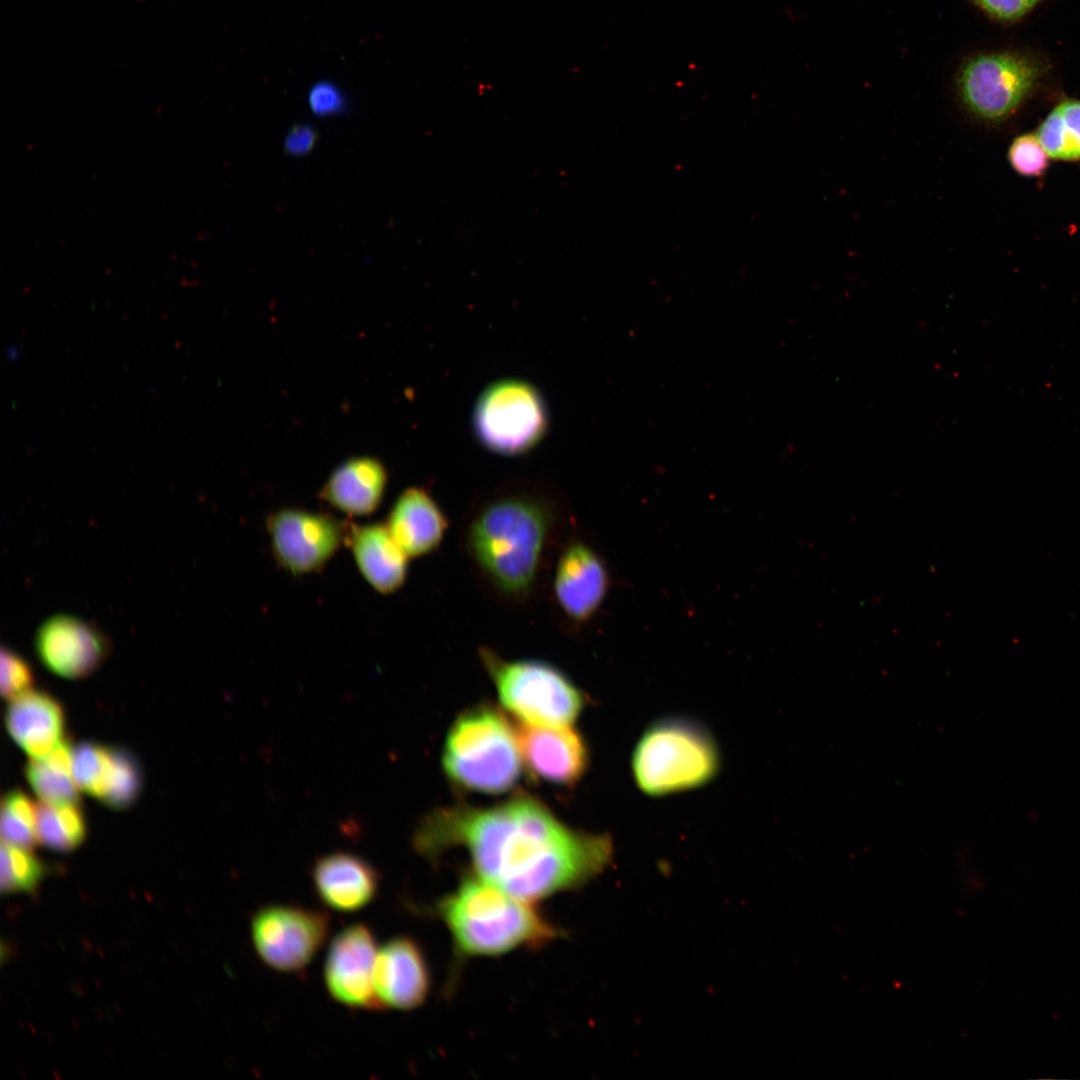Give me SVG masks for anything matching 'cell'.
I'll list each match as a JSON object with an SVG mask.
<instances>
[{
	"mask_svg": "<svg viewBox=\"0 0 1080 1080\" xmlns=\"http://www.w3.org/2000/svg\"><path fill=\"white\" fill-rule=\"evenodd\" d=\"M413 841L425 856L464 847L477 876L529 903L585 884L613 856L609 835L575 830L528 795L488 808L434 811Z\"/></svg>",
	"mask_w": 1080,
	"mask_h": 1080,
	"instance_id": "cell-1",
	"label": "cell"
},
{
	"mask_svg": "<svg viewBox=\"0 0 1080 1080\" xmlns=\"http://www.w3.org/2000/svg\"><path fill=\"white\" fill-rule=\"evenodd\" d=\"M560 504L551 488L528 480L506 482L474 503L462 545L496 599L517 605L534 595L562 530Z\"/></svg>",
	"mask_w": 1080,
	"mask_h": 1080,
	"instance_id": "cell-2",
	"label": "cell"
},
{
	"mask_svg": "<svg viewBox=\"0 0 1080 1080\" xmlns=\"http://www.w3.org/2000/svg\"><path fill=\"white\" fill-rule=\"evenodd\" d=\"M479 876L464 879L437 904L458 952L492 956L537 947L558 935L532 906Z\"/></svg>",
	"mask_w": 1080,
	"mask_h": 1080,
	"instance_id": "cell-3",
	"label": "cell"
},
{
	"mask_svg": "<svg viewBox=\"0 0 1080 1080\" xmlns=\"http://www.w3.org/2000/svg\"><path fill=\"white\" fill-rule=\"evenodd\" d=\"M632 773L649 796H665L710 783L721 767L720 750L699 721L669 716L654 721L632 754Z\"/></svg>",
	"mask_w": 1080,
	"mask_h": 1080,
	"instance_id": "cell-4",
	"label": "cell"
},
{
	"mask_svg": "<svg viewBox=\"0 0 1080 1080\" xmlns=\"http://www.w3.org/2000/svg\"><path fill=\"white\" fill-rule=\"evenodd\" d=\"M522 763L516 731L488 705L457 717L442 752L443 769L452 782L488 794L511 789L519 780Z\"/></svg>",
	"mask_w": 1080,
	"mask_h": 1080,
	"instance_id": "cell-5",
	"label": "cell"
},
{
	"mask_svg": "<svg viewBox=\"0 0 1080 1080\" xmlns=\"http://www.w3.org/2000/svg\"><path fill=\"white\" fill-rule=\"evenodd\" d=\"M479 656L503 706L524 723L569 726L586 704L584 693L550 663L507 660L487 647L479 649Z\"/></svg>",
	"mask_w": 1080,
	"mask_h": 1080,
	"instance_id": "cell-6",
	"label": "cell"
},
{
	"mask_svg": "<svg viewBox=\"0 0 1080 1080\" xmlns=\"http://www.w3.org/2000/svg\"><path fill=\"white\" fill-rule=\"evenodd\" d=\"M479 444L503 457H518L535 449L550 427V412L542 392L519 378H502L479 394L471 417Z\"/></svg>",
	"mask_w": 1080,
	"mask_h": 1080,
	"instance_id": "cell-7",
	"label": "cell"
},
{
	"mask_svg": "<svg viewBox=\"0 0 1080 1080\" xmlns=\"http://www.w3.org/2000/svg\"><path fill=\"white\" fill-rule=\"evenodd\" d=\"M1043 74L1035 58L1000 52L974 56L960 68L956 84L961 103L978 119L995 122L1012 114Z\"/></svg>",
	"mask_w": 1080,
	"mask_h": 1080,
	"instance_id": "cell-8",
	"label": "cell"
},
{
	"mask_svg": "<svg viewBox=\"0 0 1080 1080\" xmlns=\"http://www.w3.org/2000/svg\"><path fill=\"white\" fill-rule=\"evenodd\" d=\"M328 913L295 905H267L251 918V939L259 958L279 972L303 970L325 943Z\"/></svg>",
	"mask_w": 1080,
	"mask_h": 1080,
	"instance_id": "cell-9",
	"label": "cell"
},
{
	"mask_svg": "<svg viewBox=\"0 0 1080 1080\" xmlns=\"http://www.w3.org/2000/svg\"><path fill=\"white\" fill-rule=\"evenodd\" d=\"M377 945L372 931L357 923L341 930L331 941L324 965V981L331 997L357 1009H383L374 986Z\"/></svg>",
	"mask_w": 1080,
	"mask_h": 1080,
	"instance_id": "cell-10",
	"label": "cell"
},
{
	"mask_svg": "<svg viewBox=\"0 0 1080 1080\" xmlns=\"http://www.w3.org/2000/svg\"><path fill=\"white\" fill-rule=\"evenodd\" d=\"M272 549L280 565L294 575L321 568L336 552L343 536L331 516L283 509L268 518Z\"/></svg>",
	"mask_w": 1080,
	"mask_h": 1080,
	"instance_id": "cell-11",
	"label": "cell"
},
{
	"mask_svg": "<svg viewBox=\"0 0 1080 1080\" xmlns=\"http://www.w3.org/2000/svg\"><path fill=\"white\" fill-rule=\"evenodd\" d=\"M608 586L606 566L590 545L571 539L563 546L554 568L552 593L569 622H588L603 603Z\"/></svg>",
	"mask_w": 1080,
	"mask_h": 1080,
	"instance_id": "cell-12",
	"label": "cell"
},
{
	"mask_svg": "<svg viewBox=\"0 0 1080 1080\" xmlns=\"http://www.w3.org/2000/svg\"><path fill=\"white\" fill-rule=\"evenodd\" d=\"M35 648L41 663L66 679L89 676L109 651L108 641L93 625L64 614L52 616L40 625Z\"/></svg>",
	"mask_w": 1080,
	"mask_h": 1080,
	"instance_id": "cell-13",
	"label": "cell"
},
{
	"mask_svg": "<svg viewBox=\"0 0 1080 1080\" xmlns=\"http://www.w3.org/2000/svg\"><path fill=\"white\" fill-rule=\"evenodd\" d=\"M515 731L522 762L535 778L569 786L579 781L588 769V745L583 736L569 726L523 722Z\"/></svg>",
	"mask_w": 1080,
	"mask_h": 1080,
	"instance_id": "cell-14",
	"label": "cell"
},
{
	"mask_svg": "<svg viewBox=\"0 0 1080 1080\" xmlns=\"http://www.w3.org/2000/svg\"><path fill=\"white\" fill-rule=\"evenodd\" d=\"M374 986L383 1009L410 1010L424 1002L430 973L422 949L413 939L395 937L378 949Z\"/></svg>",
	"mask_w": 1080,
	"mask_h": 1080,
	"instance_id": "cell-15",
	"label": "cell"
},
{
	"mask_svg": "<svg viewBox=\"0 0 1080 1080\" xmlns=\"http://www.w3.org/2000/svg\"><path fill=\"white\" fill-rule=\"evenodd\" d=\"M312 883L328 908L352 913L370 904L377 895L380 875L363 857L337 851L319 857L312 866Z\"/></svg>",
	"mask_w": 1080,
	"mask_h": 1080,
	"instance_id": "cell-16",
	"label": "cell"
},
{
	"mask_svg": "<svg viewBox=\"0 0 1080 1080\" xmlns=\"http://www.w3.org/2000/svg\"><path fill=\"white\" fill-rule=\"evenodd\" d=\"M4 722L11 738L31 759L47 757L65 740L63 707L43 691L31 689L9 700Z\"/></svg>",
	"mask_w": 1080,
	"mask_h": 1080,
	"instance_id": "cell-17",
	"label": "cell"
},
{
	"mask_svg": "<svg viewBox=\"0 0 1080 1080\" xmlns=\"http://www.w3.org/2000/svg\"><path fill=\"white\" fill-rule=\"evenodd\" d=\"M386 526L409 557H421L438 549L449 523L432 494L424 487L414 486L399 495Z\"/></svg>",
	"mask_w": 1080,
	"mask_h": 1080,
	"instance_id": "cell-18",
	"label": "cell"
},
{
	"mask_svg": "<svg viewBox=\"0 0 1080 1080\" xmlns=\"http://www.w3.org/2000/svg\"><path fill=\"white\" fill-rule=\"evenodd\" d=\"M387 481V470L380 460L370 456L353 457L330 474L320 496L348 515H368L380 505Z\"/></svg>",
	"mask_w": 1080,
	"mask_h": 1080,
	"instance_id": "cell-19",
	"label": "cell"
},
{
	"mask_svg": "<svg viewBox=\"0 0 1080 1080\" xmlns=\"http://www.w3.org/2000/svg\"><path fill=\"white\" fill-rule=\"evenodd\" d=\"M349 543L361 574L375 590L388 594L404 584L409 556L395 541L386 525L353 526Z\"/></svg>",
	"mask_w": 1080,
	"mask_h": 1080,
	"instance_id": "cell-20",
	"label": "cell"
},
{
	"mask_svg": "<svg viewBox=\"0 0 1080 1080\" xmlns=\"http://www.w3.org/2000/svg\"><path fill=\"white\" fill-rule=\"evenodd\" d=\"M35 828L38 842L62 853L78 848L87 834L85 816L79 804H38Z\"/></svg>",
	"mask_w": 1080,
	"mask_h": 1080,
	"instance_id": "cell-21",
	"label": "cell"
},
{
	"mask_svg": "<svg viewBox=\"0 0 1080 1080\" xmlns=\"http://www.w3.org/2000/svg\"><path fill=\"white\" fill-rule=\"evenodd\" d=\"M142 786V770L136 757L128 750L111 747L110 768L100 801L111 809L129 808L138 799Z\"/></svg>",
	"mask_w": 1080,
	"mask_h": 1080,
	"instance_id": "cell-22",
	"label": "cell"
},
{
	"mask_svg": "<svg viewBox=\"0 0 1080 1080\" xmlns=\"http://www.w3.org/2000/svg\"><path fill=\"white\" fill-rule=\"evenodd\" d=\"M47 866L31 850L1 844L2 893L33 892L46 873Z\"/></svg>",
	"mask_w": 1080,
	"mask_h": 1080,
	"instance_id": "cell-23",
	"label": "cell"
},
{
	"mask_svg": "<svg viewBox=\"0 0 1080 1080\" xmlns=\"http://www.w3.org/2000/svg\"><path fill=\"white\" fill-rule=\"evenodd\" d=\"M111 763V747L84 741L72 749V777L79 790L100 800Z\"/></svg>",
	"mask_w": 1080,
	"mask_h": 1080,
	"instance_id": "cell-24",
	"label": "cell"
},
{
	"mask_svg": "<svg viewBox=\"0 0 1080 1080\" xmlns=\"http://www.w3.org/2000/svg\"><path fill=\"white\" fill-rule=\"evenodd\" d=\"M25 777L42 802L80 804L79 788L72 774L51 766L45 759H31L25 767Z\"/></svg>",
	"mask_w": 1080,
	"mask_h": 1080,
	"instance_id": "cell-25",
	"label": "cell"
},
{
	"mask_svg": "<svg viewBox=\"0 0 1080 1080\" xmlns=\"http://www.w3.org/2000/svg\"><path fill=\"white\" fill-rule=\"evenodd\" d=\"M0 691L3 698L11 700L32 689L34 683L30 664L13 650L1 649Z\"/></svg>",
	"mask_w": 1080,
	"mask_h": 1080,
	"instance_id": "cell-26",
	"label": "cell"
},
{
	"mask_svg": "<svg viewBox=\"0 0 1080 1080\" xmlns=\"http://www.w3.org/2000/svg\"><path fill=\"white\" fill-rule=\"evenodd\" d=\"M1008 158L1011 166L1024 176H1040L1048 166V154L1035 135L1026 134L1014 140Z\"/></svg>",
	"mask_w": 1080,
	"mask_h": 1080,
	"instance_id": "cell-27",
	"label": "cell"
},
{
	"mask_svg": "<svg viewBox=\"0 0 1080 1080\" xmlns=\"http://www.w3.org/2000/svg\"><path fill=\"white\" fill-rule=\"evenodd\" d=\"M0 830L2 842L8 845L28 850L37 845L35 825L2 805Z\"/></svg>",
	"mask_w": 1080,
	"mask_h": 1080,
	"instance_id": "cell-28",
	"label": "cell"
},
{
	"mask_svg": "<svg viewBox=\"0 0 1080 1080\" xmlns=\"http://www.w3.org/2000/svg\"><path fill=\"white\" fill-rule=\"evenodd\" d=\"M307 100L311 111L318 116L341 113L347 104L343 91L330 80H320L313 84Z\"/></svg>",
	"mask_w": 1080,
	"mask_h": 1080,
	"instance_id": "cell-29",
	"label": "cell"
},
{
	"mask_svg": "<svg viewBox=\"0 0 1080 1080\" xmlns=\"http://www.w3.org/2000/svg\"><path fill=\"white\" fill-rule=\"evenodd\" d=\"M1037 138L1048 156L1067 160V138L1063 120L1057 108L1042 122Z\"/></svg>",
	"mask_w": 1080,
	"mask_h": 1080,
	"instance_id": "cell-30",
	"label": "cell"
},
{
	"mask_svg": "<svg viewBox=\"0 0 1080 1080\" xmlns=\"http://www.w3.org/2000/svg\"><path fill=\"white\" fill-rule=\"evenodd\" d=\"M1067 138V160L1080 159V101L1066 100L1056 107Z\"/></svg>",
	"mask_w": 1080,
	"mask_h": 1080,
	"instance_id": "cell-31",
	"label": "cell"
},
{
	"mask_svg": "<svg viewBox=\"0 0 1080 1080\" xmlns=\"http://www.w3.org/2000/svg\"><path fill=\"white\" fill-rule=\"evenodd\" d=\"M993 18L1013 21L1024 16L1040 0H972Z\"/></svg>",
	"mask_w": 1080,
	"mask_h": 1080,
	"instance_id": "cell-32",
	"label": "cell"
},
{
	"mask_svg": "<svg viewBox=\"0 0 1080 1080\" xmlns=\"http://www.w3.org/2000/svg\"><path fill=\"white\" fill-rule=\"evenodd\" d=\"M317 140L318 132L313 126L298 123L288 132L284 141V150L290 155L302 156L313 149Z\"/></svg>",
	"mask_w": 1080,
	"mask_h": 1080,
	"instance_id": "cell-33",
	"label": "cell"
}]
</instances>
